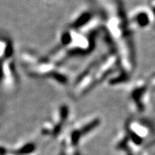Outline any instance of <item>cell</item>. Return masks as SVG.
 Listing matches in <instances>:
<instances>
[{"label":"cell","instance_id":"obj_2","mask_svg":"<svg viewBox=\"0 0 155 155\" xmlns=\"http://www.w3.org/2000/svg\"><path fill=\"white\" fill-rule=\"evenodd\" d=\"M90 18H91V15L89 13H84L83 15L78 19L77 22H75V26L78 27V26L84 25L85 22L88 21Z\"/></svg>","mask_w":155,"mask_h":155},{"label":"cell","instance_id":"obj_1","mask_svg":"<svg viewBox=\"0 0 155 155\" xmlns=\"http://www.w3.org/2000/svg\"><path fill=\"white\" fill-rule=\"evenodd\" d=\"M136 21H137V22L140 26H146L148 23V22H149V19H148V17H147V14L140 13L136 17Z\"/></svg>","mask_w":155,"mask_h":155}]
</instances>
